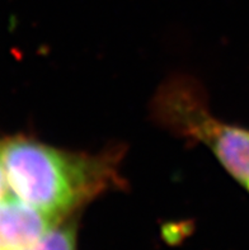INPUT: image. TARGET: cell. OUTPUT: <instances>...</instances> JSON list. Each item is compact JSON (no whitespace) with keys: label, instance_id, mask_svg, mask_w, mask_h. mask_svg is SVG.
Instances as JSON below:
<instances>
[{"label":"cell","instance_id":"6da1fadb","mask_svg":"<svg viewBox=\"0 0 249 250\" xmlns=\"http://www.w3.org/2000/svg\"><path fill=\"white\" fill-rule=\"evenodd\" d=\"M1 160L9 193L57 221L120 183L113 154L69 152L16 137L1 144Z\"/></svg>","mask_w":249,"mask_h":250},{"label":"cell","instance_id":"7a4b0ae2","mask_svg":"<svg viewBox=\"0 0 249 250\" xmlns=\"http://www.w3.org/2000/svg\"><path fill=\"white\" fill-rule=\"evenodd\" d=\"M155 113L170 130L205 144L249 190V131L220 122L207 111L192 83H169L155 101Z\"/></svg>","mask_w":249,"mask_h":250},{"label":"cell","instance_id":"3957f363","mask_svg":"<svg viewBox=\"0 0 249 250\" xmlns=\"http://www.w3.org/2000/svg\"><path fill=\"white\" fill-rule=\"evenodd\" d=\"M57 224L46 213L21 201L5 198L0 202V250L29 247Z\"/></svg>","mask_w":249,"mask_h":250},{"label":"cell","instance_id":"277c9868","mask_svg":"<svg viewBox=\"0 0 249 250\" xmlns=\"http://www.w3.org/2000/svg\"><path fill=\"white\" fill-rule=\"evenodd\" d=\"M16 250H75V234L69 226L55 225L35 244Z\"/></svg>","mask_w":249,"mask_h":250},{"label":"cell","instance_id":"5b68a950","mask_svg":"<svg viewBox=\"0 0 249 250\" xmlns=\"http://www.w3.org/2000/svg\"><path fill=\"white\" fill-rule=\"evenodd\" d=\"M8 194H9V188H8L5 173H4L3 160H1V144H0V202L8 198Z\"/></svg>","mask_w":249,"mask_h":250}]
</instances>
